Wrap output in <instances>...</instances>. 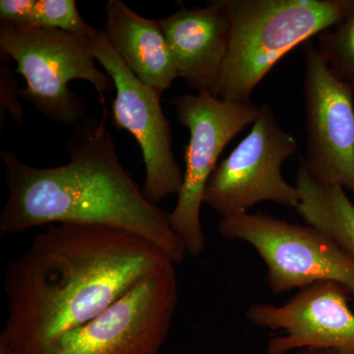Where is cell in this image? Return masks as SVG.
Returning a JSON list of instances; mask_svg holds the SVG:
<instances>
[{"instance_id": "1", "label": "cell", "mask_w": 354, "mask_h": 354, "mask_svg": "<svg viewBox=\"0 0 354 354\" xmlns=\"http://www.w3.org/2000/svg\"><path fill=\"white\" fill-rule=\"evenodd\" d=\"M167 260L152 242L127 230L46 225L7 268L8 315L0 342L28 354H46Z\"/></svg>"}, {"instance_id": "2", "label": "cell", "mask_w": 354, "mask_h": 354, "mask_svg": "<svg viewBox=\"0 0 354 354\" xmlns=\"http://www.w3.org/2000/svg\"><path fill=\"white\" fill-rule=\"evenodd\" d=\"M90 121L69 140L70 160L57 167L26 164L3 151L9 196L0 215V235L10 236L53 223H85L127 230L158 247L174 263L187 252L169 225V214L147 199L123 169L106 127Z\"/></svg>"}, {"instance_id": "3", "label": "cell", "mask_w": 354, "mask_h": 354, "mask_svg": "<svg viewBox=\"0 0 354 354\" xmlns=\"http://www.w3.org/2000/svg\"><path fill=\"white\" fill-rule=\"evenodd\" d=\"M230 20V50L212 95L249 102L279 59L337 25L349 0H223Z\"/></svg>"}, {"instance_id": "4", "label": "cell", "mask_w": 354, "mask_h": 354, "mask_svg": "<svg viewBox=\"0 0 354 354\" xmlns=\"http://www.w3.org/2000/svg\"><path fill=\"white\" fill-rule=\"evenodd\" d=\"M0 50L17 64L16 73L27 87L20 97L28 100L46 118L58 124H75L85 115L82 100L69 87L80 79L92 84L104 102L113 82L97 69L88 48V38L39 27L0 26Z\"/></svg>"}, {"instance_id": "5", "label": "cell", "mask_w": 354, "mask_h": 354, "mask_svg": "<svg viewBox=\"0 0 354 354\" xmlns=\"http://www.w3.org/2000/svg\"><path fill=\"white\" fill-rule=\"evenodd\" d=\"M218 230L223 239L245 242L258 253L274 295L335 281L354 298V260L322 230L249 212L221 218Z\"/></svg>"}, {"instance_id": "6", "label": "cell", "mask_w": 354, "mask_h": 354, "mask_svg": "<svg viewBox=\"0 0 354 354\" xmlns=\"http://www.w3.org/2000/svg\"><path fill=\"white\" fill-rule=\"evenodd\" d=\"M179 122L189 130L184 153L185 171L169 225L188 255L196 257L206 246L201 223L204 195L223 149L259 115L252 102H230L209 93L177 95L171 100Z\"/></svg>"}, {"instance_id": "7", "label": "cell", "mask_w": 354, "mask_h": 354, "mask_svg": "<svg viewBox=\"0 0 354 354\" xmlns=\"http://www.w3.org/2000/svg\"><path fill=\"white\" fill-rule=\"evenodd\" d=\"M174 265L165 261L101 314L62 335L46 354H157L178 304Z\"/></svg>"}, {"instance_id": "8", "label": "cell", "mask_w": 354, "mask_h": 354, "mask_svg": "<svg viewBox=\"0 0 354 354\" xmlns=\"http://www.w3.org/2000/svg\"><path fill=\"white\" fill-rule=\"evenodd\" d=\"M297 150L295 137L279 125L272 109L262 104L250 133L212 174L204 204L221 218L246 213L262 202L297 209L299 193L286 180L281 169Z\"/></svg>"}, {"instance_id": "9", "label": "cell", "mask_w": 354, "mask_h": 354, "mask_svg": "<svg viewBox=\"0 0 354 354\" xmlns=\"http://www.w3.org/2000/svg\"><path fill=\"white\" fill-rule=\"evenodd\" d=\"M88 48L113 80V124L127 130L141 148L146 169L144 195L155 205L178 195L183 174L172 150L171 128L160 104L162 94L128 68L104 31L95 28L88 37Z\"/></svg>"}, {"instance_id": "10", "label": "cell", "mask_w": 354, "mask_h": 354, "mask_svg": "<svg viewBox=\"0 0 354 354\" xmlns=\"http://www.w3.org/2000/svg\"><path fill=\"white\" fill-rule=\"evenodd\" d=\"M306 157L317 183L339 186L354 196V90L335 75L318 48L304 44Z\"/></svg>"}, {"instance_id": "11", "label": "cell", "mask_w": 354, "mask_h": 354, "mask_svg": "<svg viewBox=\"0 0 354 354\" xmlns=\"http://www.w3.org/2000/svg\"><path fill=\"white\" fill-rule=\"evenodd\" d=\"M351 298L344 286L323 281L300 290L281 305H249L245 315L257 327L283 332L268 342L267 354H290L307 348L354 354Z\"/></svg>"}, {"instance_id": "12", "label": "cell", "mask_w": 354, "mask_h": 354, "mask_svg": "<svg viewBox=\"0 0 354 354\" xmlns=\"http://www.w3.org/2000/svg\"><path fill=\"white\" fill-rule=\"evenodd\" d=\"M158 21L178 78L191 90L212 94L230 50L232 27L225 1L181 8Z\"/></svg>"}, {"instance_id": "13", "label": "cell", "mask_w": 354, "mask_h": 354, "mask_svg": "<svg viewBox=\"0 0 354 354\" xmlns=\"http://www.w3.org/2000/svg\"><path fill=\"white\" fill-rule=\"evenodd\" d=\"M106 15L104 32L128 68L160 94L171 88L178 75L160 21L139 15L120 0L106 2Z\"/></svg>"}, {"instance_id": "14", "label": "cell", "mask_w": 354, "mask_h": 354, "mask_svg": "<svg viewBox=\"0 0 354 354\" xmlns=\"http://www.w3.org/2000/svg\"><path fill=\"white\" fill-rule=\"evenodd\" d=\"M295 186L299 193L295 211L307 225L322 230L354 260V203L346 191L317 183L301 162Z\"/></svg>"}, {"instance_id": "15", "label": "cell", "mask_w": 354, "mask_h": 354, "mask_svg": "<svg viewBox=\"0 0 354 354\" xmlns=\"http://www.w3.org/2000/svg\"><path fill=\"white\" fill-rule=\"evenodd\" d=\"M317 39V48L330 68L354 90V0H349L342 19Z\"/></svg>"}, {"instance_id": "16", "label": "cell", "mask_w": 354, "mask_h": 354, "mask_svg": "<svg viewBox=\"0 0 354 354\" xmlns=\"http://www.w3.org/2000/svg\"><path fill=\"white\" fill-rule=\"evenodd\" d=\"M35 27L88 38L95 28L83 19L74 0H36Z\"/></svg>"}, {"instance_id": "17", "label": "cell", "mask_w": 354, "mask_h": 354, "mask_svg": "<svg viewBox=\"0 0 354 354\" xmlns=\"http://www.w3.org/2000/svg\"><path fill=\"white\" fill-rule=\"evenodd\" d=\"M1 51V50H0ZM1 109H6L10 113L11 118L17 122H21L23 118L22 106L17 97H20V88L17 87L16 81L14 80L13 71L10 68L11 58L6 53L1 51Z\"/></svg>"}, {"instance_id": "18", "label": "cell", "mask_w": 354, "mask_h": 354, "mask_svg": "<svg viewBox=\"0 0 354 354\" xmlns=\"http://www.w3.org/2000/svg\"><path fill=\"white\" fill-rule=\"evenodd\" d=\"M35 4L36 0H1V25L35 27Z\"/></svg>"}, {"instance_id": "19", "label": "cell", "mask_w": 354, "mask_h": 354, "mask_svg": "<svg viewBox=\"0 0 354 354\" xmlns=\"http://www.w3.org/2000/svg\"><path fill=\"white\" fill-rule=\"evenodd\" d=\"M0 354H28L23 353L19 349L12 348L7 344L6 342H0Z\"/></svg>"}, {"instance_id": "20", "label": "cell", "mask_w": 354, "mask_h": 354, "mask_svg": "<svg viewBox=\"0 0 354 354\" xmlns=\"http://www.w3.org/2000/svg\"><path fill=\"white\" fill-rule=\"evenodd\" d=\"M290 354H334L330 351H324V349H301V351H295V353Z\"/></svg>"}]
</instances>
